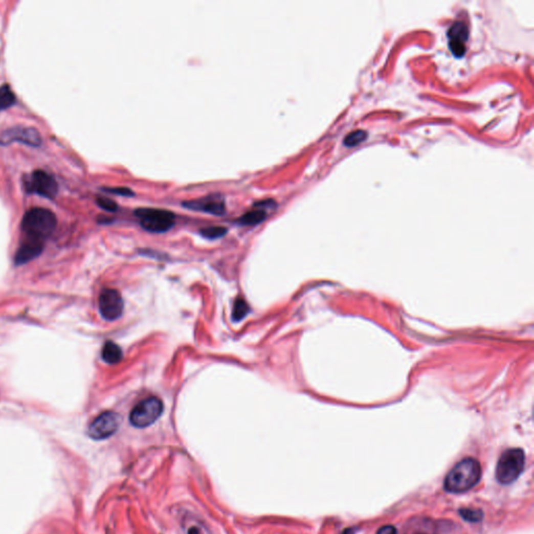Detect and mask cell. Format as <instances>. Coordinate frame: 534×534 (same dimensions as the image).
Instances as JSON below:
<instances>
[{"mask_svg":"<svg viewBox=\"0 0 534 534\" xmlns=\"http://www.w3.org/2000/svg\"><path fill=\"white\" fill-rule=\"evenodd\" d=\"M14 142L37 147L42 144V137L35 127L14 126L0 134V145H10Z\"/></svg>","mask_w":534,"mask_h":534,"instance_id":"cell-8","label":"cell"},{"mask_svg":"<svg viewBox=\"0 0 534 534\" xmlns=\"http://www.w3.org/2000/svg\"><path fill=\"white\" fill-rule=\"evenodd\" d=\"M183 206L190 210L207 212L214 215H222L226 212L225 197L220 193H211L198 198L185 201Z\"/></svg>","mask_w":534,"mask_h":534,"instance_id":"cell-10","label":"cell"},{"mask_svg":"<svg viewBox=\"0 0 534 534\" xmlns=\"http://www.w3.org/2000/svg\"><path fill=\"white\" fill-rule=\"evenodd\" d=\"M377 534H397V531H396V528L392 525H385L383 527H381Z\"/></svg>","mask_w":534,"mask_h":534,"instance_id":"cell-22","label":"cell"},{"mask_svg":"<svg viewBox=\"0 0 534 534\" xmlns=\"http://www.w3.org/2000/svg\"><path fill=\"white\" fill-rule=\"evenodd\" d=\"M482 476L479 461L469 457L459 461L447 475L444 490L452 494L465 493L478 484Z\"/></svg>","mask_w":534,"mask_h":534,"instance_id":"cell-1","label":"cell"},{"mask_svg":"<svg viewBox=\"0 0 534 534\" xmlns=\"http://www.w3.org/2000/svg\"><path fill=\"white\" fill-rule=\"evenodd\" d=\"M102 190L108 193H113V194L122 195V196L135 195V192H134L130 188H127V187H104V188H102Z\"/></svg>","mask_w":534,"mask_h":534,"instance_id":"cell-21","label":"cell"},{"mask_svg":"<svg viewBox=\"0 0 534 534\" xmlns=\"http://www.w3.org/2000/svg\"><path fill=\"white\" fill-rule=\"evenodd\" d=\"M367 138V134L366 131L364 130H355L351 134H349L348 136H346L344 138V145L348 146V147H354V146H357L358 144L362 143L365 139Z\"/></svg>","mask_w":534,"mask_h":534,"instance_id":"cell-18","label":"cell"},{"mask_svg":"<svg viewBox=\"0 0 534 534\" xmlns=\"http://www.w3.org/2000/svg\"><path fill=\"white\" fill-rule=\"evenodd\" d=\"M187 534H205L204 528L198 525H189L187 527Z\"/></svg>","mask_w":534,"mask_h":534,"instance_id":"cell-23","label":"cell"},{"mask_svg":"<svg viewBox=\"0 0 534 534\" xmlns=\"http://www.w3.org/2000/svg\"><path fill=\"white\" fill-rule=\"evenodd\" d=\"M121 417L113 411L99 414L89 426L88 434L95 440H102L114 435L120 427Z\"/></svg>","mask_w":534,"mask_h":534,"instance_id":"cell-6","label":"cell"},{"mask_svg":"<svg viewBox=\"0 0 534 534\" xmlns=\"http://www.w3.org/2000/svg\"><path fill=\"white\" fill-rule=\"evenodd\" d=\"M57 227L55 213L45 208H33L25 213L21 228L29 239L42 241L48 237Z\"/></svg>","mask_w":534,"mask_h":534,"instance_id":"cell-2","label":"cell"},{"mask_svg":"<svg viewBox=\"0 0 534 534\" xmlns=\"http://www.w3.org/2000/svg\"><path fill=\"white\" fill-rule=\"evenodd\" d=\"M449 47L452 53L457 58L464 56L466 51V41L469 39L468 25L462 21L454 22L448 31Z\"/></svg>","mask_w":534,"mask_h":534,"instance_id":"cell-11","label":"cell"},{"mask_svg":"<svg viewBox=\"0 0 534 534\" xmlns=\"http://www.w3.org/2000/svg\"><path fill=\"white\" fill-rule=\"evenodd\" d=\"M135 215L139 218L141 227L152 233H163L170 230L175 220L173 212L161 208H137Z\"/></svg>","mask_w":534,"mask_h":534,"instance_id":"cell-4","label":"cell"},{"mask_svg":"<svg viewBox=\"0 0 534 534\" xmlns=\"http://www.w3.org/2000/svg\"><path fill=\"white\" fill-rule=\"evenodd\" d=\"M96 203L97 205L105 210V211H109V212H115L117 211L118 209V205L116 202H114L113 199L109 198V197H104V196H98L96 198Z\"/></svg>","mask_w":534,"mask_h":534,"instance_id":"cell-20","label":"cell"},{"mask_svg":"<svg viewBox=\"0 0 534 534\" xmlns=\"http://www.w3.org/2000/svg\"><path fill=\"white\" fill-rule=\"evenodd\" d=\"M266 218V212L263 208H257L248 211L238 219V222L242 226H256Z\"/></svg>","mask_w":534,"mask_h":534,"instance_id":"cell-14","label":"cell"},{"mask_svg":"<svg viewBox=\"0 0 534 534\" xmlns=\"http://www.w3.org/2000/svg\"><path fill=\"white\" fill-rule=\"evenodd\" d=\"M123 299L118 290L105 288L99 296V311L101 316L109 322L118 319L123 312Z\"/></svg>","mask_w":534,"mask_h":534,"instance_id":"cell-9","label":"cell"},{"mask_svg":"<svg viewBox=\"0 0 534 534\" xmlns=\"http://www.w3.org/2000/svg\"><path fill=\"white\" fill-rule=\"evenodd\" d=\"M43 251V242L40 240L29 239L24 243L21 244L19 250L16 253L15 263L20 265L28 263L38 257Z\"/></svg>","mask_w":534,"mask_h":534,"instance_id":"cell-12","label":"cell"},{"mask_svg":"<svg viewBox=\"0 0 534 534\" xmlns=\"http://www.w3.org/2000/svg\"><path fill=\"white\" fill-rule=\"evenodd\" d=\"M525 468V453L522 449L506 450L499 459L496 478L501 484H510L519 478Z\"/></svg>","mask_w":534,"mask_h":534,"instance_id":"cell-3","label":"cell"},{"mask_svg":"<svg viewBox=\"0 0 534 534\" xmlns=\"http://www.w3.org/2000/svg\"><path fill=\"white\" fill-rule=\"evenodd\" d=\"M459 514H460V516L462 517L463 520H465L468 522H471V523L480 522L483 519V513L481 510H479V509L462 508V509H460Z\"/></svg>","mask_w":534,"mask_h":534,"instance_id":"cell-19","label":"cell"},{"mask_svg":"<svg viewBox=\"0 0 534 534\" xmlns=\"http://www.w3.org/2000/svg\"><path fill=\"white\" fill-rule=\"evenodd\" d=\"M164 406L162 400L155 397H147L132 408L129 414V422L135 428H146L155 422L162 415Z\"/></svg>","mask_w":534,"mask_h":534,"instance_id":"cell-5","label":"cell"},{"mask_svg":"<svg viewBox=\"0 0 534 534\" xmlns=\"http://www.w3.org/2000/svg\"><path fill=\"white\" fill-rule=\"evenodd\" d=\"M250 313V307L247 304V302L241 299L238 298L233 306L232 310V319L234 322H241V320Z\"/></svg>","mask_w":534,"mask_h":534,"instance_id":"cell-16","label":"cell"},{"mask_svg":"<svg viewBox=\"0 0 534 534\" xmlns=\"http://www.w3.org/2000/svg\"><path fill=\"white\" fill-rule=\"evenodd\" d=\"M101 357L108 364H117L122 359V351L113 341H106L101 351Z\"/></svg>","mask_w":534,"mask_h":534,"instance_id":"cell-13","label":"cell"},{"mask_svg":"<svg viewBox=\"0 0 534 534\" xmlns=\"http://www.w3.org/2000/svg\"><path fill=\"white\" fill-rule=\"evenodd\" d=\"M26 190L46 198H53L58 194V183L51 174L44 170H35L25 184Z\"/></svg>","mask_w":534,"mask_h":534,"instance_id":"cell-7","label":"cell"},{"mask_svg":"<svg viewBox=\"0 0 534 534\" xmlns=\"http://www.w3.org/2000/svg\"><path fill=\"white\" fill-rule=\"evenodd\" d=\"M228 232V229L226 227L221 226H210L201 229L199 234L208 239H217L222 236H225Z\"/></svg>","mask_w":534,"mask_h":534,"instance_id":"cell-17","label":"cell"},{"mask_svg":"<svg viewBox=\"0 0 534 534\" xmlns=\"http://www.w3.org/2000/svg\"><path fill=\"white\" fill-rule=\"evenodd\" d=\"M16 102V96L9 85L0 87V111L7 110L14 105Z\"/></svg>","mask_w":534,"mask_h":534,"instance_id":"cell-15","label":"cell"}]
</instances>
